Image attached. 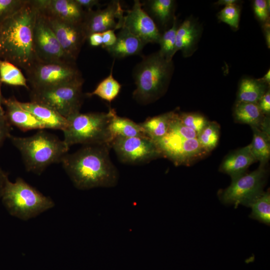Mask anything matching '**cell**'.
Returning a JSON list of instances; mask_svg holds the SVG:
<instances>
[{
  "instance_id": "6da1fadb",
  "label": "cell",
  "mask_w": 270,
  "mask_h": 270,
  "mask_svg": "<svg viewBox=\"0 0 270 270\" xmlns=\"http://www.w3.org/2000/svg\"><path fill=\"white\" fill-rule=\"evenodd\" d=\"M38 12L34 0L0 24V58L26 72L38 62L34 46V30Z\"/></svg>"
},
{
  "instance_id": "7a4b0ae2",
  "label": "cell",
  "mask_w": 270,
  "mask_h": 270,
  "mask_svg": "<svg viewBox=\"0 0 270 270\" xmlns=\"http://www.w3.org/2000/svg\"><path fill=\"white\" fill-rule=\"evenodd\" d=\"M106 146H84L66 154L60 162L76 188L81 190L112 188L118 181V172L109 156Z\"/></svg>"
},
{
  "instance_id": "3957f363",
  "label": "cell",
  "mask_w": 270,
  "mask_h": 270,
  "mask_svg": "<svg viewBox=\"0 0 270 270\" xmlns=\"http://www.w3.org/2000/svg\"><path fill=\"white\" fill-rule=\"evenodd\" d=\"M8 138L20 152L26 170L37 174L52 164L60 162L70 148L63 140L44 130L28 137L10 134Z\"/></svg>"
},
{
  "instance_id": "277c9868",
  "label": "cell",
  "mask_w": 270,
  "mask_h": 270,
  "mask_svg": "<svg viewBox=\"0 0 270 270\" xmlns=\"http://www.w3.org/2000/svg\"><path fill=\"white\" fill-rule=\"evenodd\" d=\"M172 72V61L167 60L158 52L144 56L134 70V98L142 104L160 98L167 90Z\"/></svg>"
},
{
  "instance_id": "5b68a950",
  "label": "cell",
  "mask_w": 270,
  "mask_h": 270,
  "mask_svg": "<svg viewBox=\"0 0 270 270\" xmlns=\"http://www.w3.org/2000/svg\"><path fill=\"white\" fill-rule=\"evenodd\" d=\"M116 112L78 113L68 119V125L62 131L64 142L68 148L76 144L106 146L111 148L109 131L110 120Z\"/></svg>"
},
{
  "instance_id": "8992f818",
  "label": "cell",
  "mask_w": 270,
  "mask_h": 270,
  "mask_svg": "<svg viewBox=\"0 0 270 270\" xmlns=\"http://www.w3.org/2000/svg\"><path fill=\"white\" fill-rule=\"evenodd\" d=\"M1 200L10 215L24 220L34 218L54 206L52 199L19 177L14 182L9 179L6 180Z\"/></svg>"
},
{
  "instance_id": "52a82bcc",
  "label": "cell",
  "mask_w": 270,
  "mask_h": 270,
  "mask_svg": "<svg viewBox=\"0 0 270 270\" xmlns=\"http://www.w3.org/2000/svg\"><path fill=\"white\" fill-rule=\"evenodd\" d=\"M82 78L53 87L30 90V102L45 105L67 120L80 112L83 102Z\"/></svg>"
},
{
  "instance_id": "ba28073f",
  "label": "cell",
  "mask_w": 270,
  "mask_h": 270,
  "mask_svg": "<svg viewBox=\"0 0 270 270\" xmlns=\"http://www.w3.org/2000/svg\"><path fill=\"white\" fill-rule=\"evenodd\" d=\"M32 90H42L82 78L75 62L38 61L26 72Z\"/></svg>"
},
{
  "instance_id": "9c48e42d",
  "label": "cell",
  "mask_w": 270,
  "mask_h": 270,
  "mask_svg": "<svg viewBox=\"0 0 270 270\" xmlns=\"http://www.w3.org/2000/svg\"><path fill=\"white\" fill-rule=\"evenodd\" d=\"M267 171L260 166L254 171L246 173L232 180L230 184L218 192L220 200L225 204L248 206L252 201L263 191Z\"/></svg>"
},
{
  "instance_id": "30bf717a",
  "label": "cell",
  "mask_w": 270,
  "mask_h": 270,
  "mask_svg": "<svg viewBox=\"0 0 270 270\" xmlns=\"http://www.w3.org/2000/svg\"><path fill=\"white\" fill-rule=\"evenodd\" d=\"M111 148L118 160L128 164H143L162 157L154 142L148 137H118Z\"/></svg>"
},
{
  "instance_id": "8fae6325",
  "label": "cell",
  "mask_w": 270,
  "mask_h": 270,
  "mask_svg": "<svg viewBox=\"0 0 270 270\" xmlns=\"http://www.w3.org/2000/svg\"><path fill=\"white\" fill-rule=\"evenodd\" d=\"M162 157L172 160L175 165H189L207 153L197 138L186 139L168 132L164 137L154 140Z\"/></svg>"
},
{
  "instance_id": "7c38bea8",
  "label": "cell",
  "mask_w": 270,
  "mask_h": 270,
  "mask_svg": "<svg viewBox=\"0 0 270 270\" xmlns=\"http://www.w3.org/2000/svg\"><path fill=\"white\" fill-rule=\"evenodd\" d=\"M33 42L38 61L72 62L66 58L55 34L39 10L34 27Z\"/></svg>"
},
{
  "instance_id": "4fadbf2b",
  "label": "cell",
  "mask_w": 270,
  "mask_h": 270,
  "mask_svg": "<svg viewBox=\"0 0 270 270\" xmlns=\"http://www.w3.org/2000/svg\"><path fill=\"white\" fill-rule=\"evenodd\" d=\"M44 16L55 34L66 58L75 62L82 46L87 40L82 23H71Z\"/></svg>"
},
{
  "instance_id": "5bb4252c",
  "label": "cell",
  "mask_w": 270,
  "mask_h": 270,
  "mask_svg": "<svg viewBox=\"0 0 270 270\" xmlns=\"http://www.w3.org/2000/svg\"><path fill=\"white\" fill-rule=\"evenodd\" d=\"M124 12L120 2L117 0L110 2L103 9L86 12L82 24L87 39L93 33L120 29Z\"/></svg>"
},
{
  "instance_id": "9a60e30c",
  "label": "cell",
  "mask_w": 270,
  "mask_h": 270,
  "mask_svg": "<svg viewBox=\"0 0 270 270\" xmlns=\"http://www.w3.org/2000/svg\"><path fill=\"white\" fill-rule=\"evenodd\" d=\"M142 6L140 0L134 1L132 8L125 11L126 14L124 16L122 28L139 38L145 45L148 43H158L161 34Z\"/></svg>"
},
{
  "instance_id": "2e32d148",
  "label": "cell",
  "mask_w": 270,
  "mask_h": 270,
  "mask_svg": "<svg viewBox=\"0 0 270 270\" xmlns=\"http://www.w3.org/2000/svg\"><path fill=\"white\" fill-rule=\"evenodd\" d=\"M44 16L66 22L81 24L85 11L75 0H34Z\"/></svg>"
},
{
  "instance_id": "e0dca14e",
  "label": "cell",
  "mask_w": 270,
  "mask_h": 270,
  "mask_svg": "<svg viewBox=\"0 0 270 270\" xmlns=\"http://www.w3.org/2000/svg\"><path fill=\"white\" fill-rule=\"evenodd\" d=\"M2 104L6 107V118L10 126H14L24 132L46 129L41 122L20 106L18 100L14 97L2 98Z\"/></svg>"
},
{
  "instance_id": "ac0fdd59",
  "label": "cell",
  "mask_w": 270,
  "mask_h": 270,
  "mask_svg": "<svg viewBox=\"0 0 270 270\" xmlns=\"http://www.w3.org/2000/svg\"><path fill=\"white\" fill-rule=\"evenodd\" d=\"M256 162L248 144L226 156L219 170L229 175L232 180L246 174L250 166Z\"/></svg>"
},
{
  "instance_id": "d6986e66",
  "label": "cell",
  "mask_w": 270,
  "mask_h": 270,
  "mask_svg": "<svg viewBox=\"0 0 270 270\" xmlns=\"http://www.w3.org/2000/svg\"><path fill=\"white\" fill-rule=\"evenodd\" d=\"M18 104L41 122L46 129L63 131L68 125V120L66 118L45 105L32 102H20L18 100Z\"/></svg>"
},
{
  "instance_id": "ffe728a7",
  "label": "cell",
  "mask_w": 270,
  "mask_h": 270,
  "mask_svg": "<svg viewBox=\"0 0 270 270\" xmlns=\"http://www.w3.org/2000/svg\"><path fill=\"white\" fill-rule=\"evenodd\" d=\"M145 44L127 29L122 28L114 44L106 50L114 58H124L140 54Z\"/></svg>"
},
{
  "instance_id": "44dd1931",
  "label": "cell",
  "mask_w": 270,
  "mask_h": 270,
  "mask_svg": "<svg viewBox=\"0 0 270 270\" xmlns=\"http://www.w3.org/2000/svg\"><path fill=\"white\" fill-rule=\"evenodd\" d=\"M200 34V29L191 18L186 20L178 28L175 51L181 50L186 56L192 53Z\"/></svg>"
},
{
  "instance_id": "7402d4cb",
  "label": "cell",
  "mask_w": 270,
  "mask_h": 270,
  "mask_svg": "<svg viewBox=\"0 0 270 270\" xmlns=\"http://www.w3.org/2000/svg\"><path fill=\"white\" fill-rule=\"evenodd\" d=\"M108 128L112 140L118 137L148 138L140 124H136L129 118L118 116L116 112L110 120Z\"/></svg>"
},
{
  "instance_id": "603a6c76",
  "label": "cell",
  "mask_w": 270,
  "mask_h": 270,
  "mask_svg": "<svg viewBox=\"0 0 270 270\" xmlns=\"http://www.w3.org/2000/svg\"><path fill=\"white\" fill-rule=\"evenodd\" d=\"M234 116L239 123L260 128L266 116L262 114L258 104L237 102Z\"/></svg>"
},
{
  "instance_id": "cb8c5ba5",
  "label": "cell",
  "mask_w": 270,
  "mask_h": 270,
  "mask_svg": "<svg viewBox=\"0 0 270 270\" xmlns=\"http://www.w3.org/2000/svg\"><path fill=\"white\" fill-rule=\"evenodd\" d=\"M268 86L260 79H242L239 86L237 102L258 104L268 90Z\"/></svg>"
},
{
  "instance_id": "d4e9b609",
  "label": "cell",
  "mask_w": 270,
  "mask_h": 270,
  "mask_svg": "<svg viewBox=\"0 0 270 270\" xmlns=\"http://www.w3.org/2000/svg\"><path fill=\"white\" fill-rule=\"evenodd\" d=\"M175 111L147 118L140 123L146 135L153 140L160 138L168 132L171 120Z\"/></svg>"
},
{
  "instance_id": "484cf974",
  "label": "cell",
  "mask_w": 270,
  "mask_h": 270,
  "mask_svg": "<svg viewBox=\"0 0 270 270\" xmlns=\"http://www.w3.org/2000/svg\"><path fill=\"white\" fill-rule=\"evenodd\" d=\"M253 132L251 150L254 156L260 162V166H265L270 156V135L256 127H251Z\"/></svg>"
},
{
  "instance_id": "4316f807",
  "label": "cell",
  "mask_w": 270,
  "mask_h": 270,
  "mask_svg": "<svg viewBox=\"0 0 270 270\" xmlns=\"http://www.w3.org/2000/svg\"><path fill=\"white\" fill-rule=\"evenodd\" d=\"M252 209L250 216L260 222L270 225V192L264 190L258 194L248 206Z\"/></svg>"
},
{
  "instance_id": "83f0119b",
  "label": "cell",
  "mask_w": 270,
  "mask_h": 270,
  "mask_svg": "<svg viewBox=\"0 0 270 270\" xmlns=\"http://www.w3.org/2000/svg\"><path fill=\"white\" fill-rule=\"evenodd\" d=\"M112 65L110 74L102 80L91 92L86 94L88 96H96L110 103L118 95L122 86L113 76Z\"/></svg>"
},
{
  "instance_id": "f1b7e54d",
  "label": "cell",
  "mask_w": 270,
  "mask_h": 270,
  "mask_svg": "<svg viewBox=\"0 0 270 270\" xmlns=\"http://www.w3.org/2000/svg\"><path fill=\"white\" fill-rule=\"evenodd\" d=\"M0 82L29 89L27 79L20 68L13 64L0 58Z\"/></svg>"
},
{
  "instance_id": "f546056e",
  "label": "cell",
  "mask_w": 270,
  "mask_h": 270,
  "mask_svg": "<svg viewBox=\"0 0 270 270\" xmlns=\"http://www.w3.org/2000/svg\"><path fill=\"white\" fill-rule=\"evenodd\" d=\"M220 126L216 122H208L198 134V140L203 150L208 154L217 146L220 138Z\"/></svg>"
},
{
  "instance_id": "4dcf8cb0",
  "label": "cell",
  "mask_w": 270,
  "mask_h": 270,
  "mask_svg": "<svg viewBox=\"0 0 270 270\" xmlns=\"http://www.w3.org/2000/svg\"><path fill=\"white\" fill-rule=\"evenodd\" d=\"M178 28L176 18L174 17L172 27L161 34L158 42L160 50L158 52L168 61H172V58L176 53L175 46Z\"/></svg>"
},
{
  "instance_id": "1f68e13d",
  "label": "cell",
  "mask_w": 270,
  "mask_h": 270,
  "mask_svg": "<svg viewBox=\"0 0 270 270\" xmlns=\"http://www.w3.org/2000/svg\"><path fill=\"white\" fill-rule=\"evenodd\" d=\"M148 2L151 13L162 24H166L171 18L174 2L172 0H152Z\"/></svg>"
},
{
  "instance_id": "d6a6232c",
  "label": "cell",
  "mask_w": 270,
  "mask_h": 270,
  "mask_svg": "<svg viewBox=\"0 0 270 270\" xmlns=\"http://www.w3.org/2000/svg\"><path fill=\"white\" fill-rule=\"evenodd\" d=\"M179 120L186 126L193 130L198 134L208 121L202 114L193 112L178 113Z\"/></svg>"
},
{
  "instance_id": "836d02e7",
  "label": "cell",
  "mask_w": 270,
  "mask_h": 270,
  "mask_svg": "<svg viewBox=\"0 0 270 270\" xmlns=\"http://www.w3.org/2000/svg\"><path fill=\"white\" fill-rule=\"evenodd\" d=\"M240 9L236 4L225 6L218 13V18L234 28L238 26Z\"/></svg>"
},
{
  "instance_id": "e575fe53",
  "label": "cell",
  "mask_w": 270,
  "mask_h": 270,
  "mask_svg": "<svg viewBox=\"0 0 270 270\" xmlns=\"http://www.w3.org/2000/svg\"><path fill=\"white\" fill-rule=\"evenodd\" d=\"M168 132L186 139L197 138L198 134L193 130L186 126L179 120L178 113L174 114L170 122Z\"/></svg>"
},
{
  "instance_id": "d590c367",
  "label": "cell",
  "mask_w": 270,
  "mask_h": 270,
  "mask_svg": "<svg viewBox=\"0 0 270 270\" xmlns=\"http://www.w3.org/2000/svg\"><path fill=\"white\" fill-rule=\"evenodd\" d=\"M26 0H0V24L18 12Z\"/></svg>"
},
{
  "instance_id": "8d00e7d4",
  "label": "cell",
  "mask_w": 270,
  "mask_h": 270,
  "mask_svg": "<svg viewBox=\"0 0 270 270\" xmlns=\"http://www.w3.org/2000/svg\"><path fill=\"white\" fill-rule=\"evenodd\" d=\"M255 14L262 22H265L268 18V4L264 0H256L254 4Z\"/></svg>"
},
{
  "instance_id": "74e56055",
  "label": "cell",
  "mask_w": 270,
  "mask_h": 270,
  "mask_svg": "<svg viewBox=\"0 0 270 270\" xmlns=\"http://www.w3.org/2000/svg\"><path fill=\"white\" fill-rule=\"evenodd\" d=\"M102 33V47L106 50L112 46L116 40V35L114 33V30H110Z\"/></svg>"
},
{
  "instance_id": "f35d334b",
  "label": "cell",
  "mask_w": 270,
  "mask_h": 270,
  "mask_svg": "<svg viewBox=\"0 0 270 270\" xmlns=\"http://www.w3.org/2000/svg\"><path fill=\"white\" fill-rule=\"evenodd\" d=\"M10 130L11 126L6 120V117L0 116V148L10 134Z\"/></svg>"
},
{
  "instance_id": "ab89813d",
  "label": "cell",
  "mask_w": 270,
  "mask_h": 270,
  "mask_svg": "<svg viewBox=\"0 0 270 270\" xmlns=\"http://www.w3.org/2000/svg\"><path fill=\"white\" fill-rule=\"evenodd\" d=\"M258 106L264 116H270V92L268 90L258 103Z\"/></svg>"
},
{
  "instance_id": "60d3db41",
  "label": "cell",
  "mask_w": 270,
  "mask_h": 270,
  "mask_svg": "<svg viewBox=\"0 0 270 270\" xmlns=\"http://www.w3.org/2000/svg\"><path fill=\"white\" fill-rule=\"evenodd\" d=\"M92 46L97 47L102 45V32H96L90 34L87 39Z\"/></svg>"
},
{
  "instance_id": "b9f144b4",
  "label": "cell",
  "mask_w": 270,
  "mask_h": 270,
  "mask_svg": "<svg viewBox=\"0 0 270 270\" xmlns=\"http://www.w3.org/2000/svg\"><path fill=\"white\" fill-rule=\"evenodd\" d=\"M75 1L86 12L92 10V8L98 5L97 0H75Z\"/></svg>"
},
{
  "instance_id": "7bdbcfd3",
  "label": "cell",
  "mask_w": 270,
  "mask_h": 270,
  "mask_svg": "<svg viewBox=\"0 0 270 270\" xmlns=\"http://www.w3.org/2000/svg\"><path fill=\"white\" fill-rule=\"evenodd\" d=\"M8 179V175L2 170L0 166V200L2 198L6 183Z\"/></svg>"
},
{
  "instance_id": "ee69618b",
  "label": "cell",
  "mask_w": 270,
  "mask_h": 270,
  "mask_svg": "<svg viewBox=\"0 0 270 270\" xmlns=\"http://www.w3.org/2000/svg\"><path fill=\"white\" fill-rule=\"evenodd\" d=\"M264 34L266 38V42L267 43V45L270 47V25L267 23L266 24H265V28H264Z\"/></svg>"
},
{
  "instance_id": "f6af8a7d",
  "label": "cell",
  "mask_w": 270,
  "mask_h": 270,
  "mask_svg": "<svg viewBox=\"0 0 270 270\" xmlns=\"http://www.w3.org/2000/svg\"><path fill=\"white\" fill-rule=\"evenodd\" d=\"M236 2L237 0H220L216 2V4L227 6L236 4Z\"/></svg>"
},
{
  "instance_id": "bcb514c9",
  "label": "cell",
  "mask_w": 270,
  "mask_h": 270,
  "mask_svg": "<svg viewBox=\"0 0 270 270\" xmlns=\"http://www.w3.org/2000/svg\"><path fill=\"white\" fill-rule=\"evenodd\" d=\"M260 80L268 84H270V70H268L265 75Z\"/></svg>"
},
{
  "instance_id": "7dc6e473",
  "label": "cell",
  "mask_w": 270,
  "mask_h": 270,
  "mask_svg": "<svg viewBox=\"0 0 270 270\" xmlns=\"http://www.w3.org/2000/svg\"><path fill=\"white\" fill-rule=\"evenodd\" d=\"M2 97L1 92H0V116L1 117H5V113H4V110L2 106Z\"/></svg>"
}]
</instances>
